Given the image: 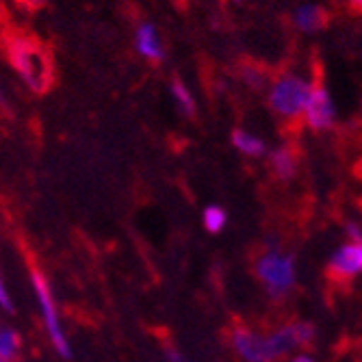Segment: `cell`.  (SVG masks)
<instances>
[{
  "label": "cell",
  "mask_w": 362,
  "mask_h": 362,
  "mask_svg": "<svg viewBox=\"0 0 362 362\" xmlns=\"http://www.w3.org/2000/svg\"><path fill=\"white\" fill-rule=\"evenodd\" d=\"M0 100H3V103H5V93H3V89H0Z\"/></svg>",
  "instance_id": "44dd1931"
},
{
  "label": "cell",
  "mask_w": 362,
  "mask_h": 362,
  "mask_svg": "<svg viewBox=\"0 0 362 362\" xmlns=\"http://www.w3.org/2000/svg\"><path fill=\"white\" fill-rule=\"evenodd\" d=\"M293 24L302 33H319L327 24V13L323 7L306 3L293 11Z\"/></svg>",
  "instance_id": "30bf717a"
},
{
  "label": "cell",
  "mask_w": 362,
  "mask_h": 362,
  "mask_svg": "<svg viewBox=\"0 0 362 362\" xmlns=\"http://www.w3.org/2000/svg\"><path fill=\"white\" fill-rule=\"evenodd\" d=\"M170 95H172L176 109L185 117H195V113H197L195 95H193V91L189 89V85L182 78H172L170 81Z\"/></svg>",
  "instance_id": "8fae6325"
},
{
  "label": "cell",
  "mask_w": 362,
  "mask_h": 362,
  "mask_svg": "<svg viewBox=\"0 0 362 362\" xmlns=\"http://www.w3.org/2000/svg\"><path fill=\"white\" fill-rule=\"evenodd\" d=\"M254 274L269 298L282 300L295 286V258L278 247L265 250L254 262Z\"/></svg>",
  "instance_id": "277c9868"
},
{
  "label": "cell",
  "mask_w": 362,
  "mask_h": 362,
  "mask_svg": "<svg viewBox=\"0 0 362 362\" xmlns=\"http://www.w3.org/2000/svg\"><path fill=\"white\" fill-rule=\"evenodd\" d=\"M347 233H349L351 241H362V230H360L356 223H349V226H347Z\"/></svg>",
  "instance_id": "ac0fdd59"
},
{
  "label": "cell",
  "mask_w": 362,
  "mask_h": 362,
  "mask_svg": "<svg viewBox=\"0 0 362 362\" xmlns=\"http://www.w3.org/2000/svg\"><path fill=\"white\" fill-rule=\"evenodd\" d=\"M286 362H315V358H313V356H308V354H298V356L288 358Z\"/></svg>",
  "instance_id": "d6986e66"
},
{
  "label": "cell",
  "mask_w": 362,
  "mask_h": 362,
  "mask_svg": "<svg viewBox=\"0 0 362 362\" xmlns=\"http://www.w3.org/2000/svg\"><path fill=\"white\" fill-rule=\"evenodd\" d=\"M22 351V337L16 327L0 325V360L16 362Z\"/></svg>",
  "instance_id": "4fadbf2b"
},
{
  "label": "cell",
  "mask_w": 362,
  "mask_h": 362,
  "mask_svg": "<svg viewBox=\"0 0 362 362\" xmlns=\"http://www.w3.org/2000/svg\"><path fill=\"white\" fill-rule=\"evenodd\" d=\"M332 278H356L362 274V241H351L341 245L327 265Z\"/></svg>",
  "instance_id": "ba28073f"
},
{
  "label": "cell",
  "mask_w": 362,
  "mask_h": 362,
  "mask_svg": "<svg viewBox=\"0 0 362 362\" xmlns=\"http://www.w3.org/2000/svg\"><path fill=\"white\" fill-rule=\"evenodd\" d=\"M226 221H228V213L217 206V204H211L204 209L202 213V223H204V230L211 235H219L221 230L226 228Z\"/></svg>",
  "instance_id": "5bb4252c"
},
{
  "label": "cell",
  "mask_w": 362,
  "mask_h": 362,
  "mask_svg": "<svg viewBox=\"0 0 362 362\" xmlns=\"http://www.w3.org/2000/svg\"><path fill=\"white\" fill-rule=\"evenodd\" d=\"M0 310L7 313V315H13V313H16L13 298H11L9 286H7V282H5V276H3V267H0Z\"/></svg>",
  "instance_id": "9a60e30c"
},
{
  "label": "cell",
  "mask_w": 362,
  "mask_h": 362,
  "mask_svg": "<svg viewBox=\"0 0 362 362\" xmlns=\"http://www.w3.org/2000/svg\"><path fill=\"white\" fill-rule=\"evenodd\" d=\"M233 146L245 154V156H252V158H258V156H265L267 154V146L262 141L258 135L250 133L245 128H237L233 133Z\"/></svg>",
  "instance_id": "7c38bea8"
},
{
  "label": "cell",
  "mask_w": 362,
  "mask_h": 362,
  "mask_svg": "<svg viewBox=\"0 0 362 362\" xmlns=\"http://www.w3.org/2000/svg\"><path fill=\"white\" fill-rule=\"evenodd\" d=\"M349 5H351L356 11H360V13H362V0H349Z\"/></svg>",
  "instance_id": "ffe728a7"
},
{
  "label": "cell",
  "mask_w": 362,
  "mask_h": 362,
  "mask_svg": "<svg viewBox=\"0 0 362 362\" xmlns=\"http://www.w3.org/2000/svg\"><path fill=\"white\" fill-rule=\"evenodd\" d=\"M20 5H24L30 11H37V9H44L48 5V0H20Z\"/></svg>",
  "instance_id": "2e32d148"
},
{
  "label": "cell",
  "mask_w": 362,
  "mask_h": 362,
  "mask_svg": "<svg viewBox=\"0 0 362 362\" xmlns=\"http://www.w3.org/2000/svg\"><path fill=\"white\" fill-rule=\"evenodd\" d=\"M30 284H33V293H35V300H37L42 321H44V330H46V337H48L52 349L63 360H70L72 358V345H70L68 337H65L61 315H59V308L54 302V293H52L42 269L30 267Z\"/></svg>",
  "instance_id": "5b68a950"
},
{
  "label": "cell",
  "mask_w": 362,
  "mask_h": 362,
  "mask_svg": "<svg viewBox=\"0 0 362 362\" xmlns=\"http://www.w3.org/2000/svg\"><path fill=\"white\" fill-rule=\"evenodd\" d=\"M7 57L20 81L33 91L44 93L54 81V65L48 48L28 35H13L7 42Z\"/></svg>",
  "instance_id": "7a4b0ae2"
},
{
  "label": "cell",
  "mask_w": 362,
  "mask_h": 362,
  "mask_svg": "<svg viewBox=\"0 0 362 362\" xmlns=\"http://www.w3.org/2000/svg\"><path fill=\"white\" fill-rule=\"evenodd\" d=\"M235 3H241V0H235Z\"/></svg>",
  "instance_id": "7402d4cb"
},
{
  "label": "cell",
  "mask_w": 362,
  "mask_h": 362,
  "mask_svg": "<svg viewBox=\"0 0 362 362\" xmlns=\"http://www.w3.org/2000/svg\"><path fill=\"white\" fill-rule=\"evenodd\" d=\"M302 119L310 130H315V133H323V130H330L334 126L337 109H334L330 91H327L321 83H313Z\"/></svg>",
  "instance_id": "8992f818"
},
{
  "label": "cell",
  "mask_w": 362,
  "mask_h": 362,
  "mask_svg": "<svg viewBox=\"0 0 362 362\" xmlns=\"http://www.w3.org/2000/svg\"><path fill=\"white\" fill-rule=\"evenodd\" d=\"M133 46H135L137 54L148 63L165 61V54H168L165 42H163L158 26L154 22H150V20L137 22V26L133 30Z\"/></svg>",
  "instance_id": "52a82bcc"
},
{
  "label": "cell",
  "mask_w": 362,
  "mask_h": 362,
  "mask_svg": "<svg viewBox=\"0 0 362 362\" xmlns=\"http://www.w3.org/2000/svg\"><path fill=\"white\" fill-rule=\"evenodd\" d=\"M0 325H3V323H0Z\"/></svg>",
  "instance_id": "603a6c76"
},
{
  "label": "cell",
  "mask_w": 362,
  "mask_h": 362,
  "mask_svg": "<svg viewBox=\"0 0 362 362\" xmlns=\"http://www.w3.org/2000/svg\"><path fill=\"white\" fill-rule=\"evenodd\" d=\"M0 362H3V360H0Z\"/></svg>",
  "instance_id": "cb8c5ba5"
},
{
  "label": "cell",
  "mask_w": 362,
  "mask_h": 362,
  "mask_svg": "<svg viewBox=\"0 0 362 362\" xmlns=\"http://www.w3.org/2000/svg\"><path fill=\"white\" fill-rule=\"evenodd\" d=\"M269 168H272L276 178H280L284 182L293 180L295 176H298L300 156L291 146H280V148L269 152Z\"/></svg>",
  "instance_id": "9c48e42d"
},
{
  "label": "cell",
  "mask_w": 362,
  "mask_h": 362,
  "mask_svg": "<svg viewBox=\"0 0 362 362\" xmlns=\"http://www.w3.org/2000/svg\"><path fill=\"white\" fill-rule=\"evenodd\" d=\"M165 354H168V360H170V362H187V360H185V356H182L178 349H174V347H168V351H165Z\"/></svg>",
  "instance_id": "e0dca14e"
},
{
  "label": "cell",
  "mask_w": 362,
  "mask_h": 362,
  "mask_svg": "<svg viewBox=\"0 0 362 362\" xmlns=\"http://www.w3.org/2000/svg\"><path fill=\"white\" fill-rule=\"evenodd\" d=\"M313 83L295 72L278 74L267 89V105L276 117L284 122H300L304 115V107L310 95Z\"/></svg>",
  "instance_id": "3957f363"
},
{
  "label": "cell",
  "mask_w": 362,
  "mask_h": 362,
  "mask_svg": "<svg viewBox=\"0 0 362 362\" xmlns=\"http://www.w3.org/2000/svg\"><path fill=\"white\" fill-rule=\"evenodd\" d=\"M315 341V325L306 321L286 323L274 332H258L247 325L230 330V347L241 362H276L298 347Z\"/></svg>",
  "instance_id": "6da1fadb"
}]
</instances>
